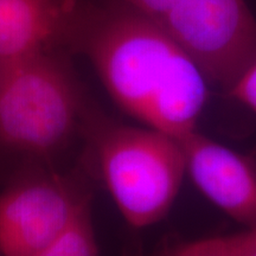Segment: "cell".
Here are the masks:
<instances>
[{
  "mask_svg": "<svg viewBox=\"0 0 256 256\" xmlns=\"http://www.w3.org/2000/svg\"><path fill=\"white\" fill-rule=\"evenodd\" d=\"M243 232L178 243L165 256H241Z\"/></svg>",
  "mask_w": 256,
  "mask_h": 256,
  "instance_id": "9",
  "label": "cell"
},
{
  "mask_svg": "<svg viewBox=\"0 0 256 256\" xmlns=\"http://www.w3.org/2000/svg\"><path fill=\"white\" fill-rule=\"evenodd\" d=\"M202 194L247 230L256 229V164L200 132L177 139Z\"/></svg>",
  "mask_w": 256,
  "mask_h": 256,
  "instance_id": "6",
  "label": "cell"
},
{
  "mask_svg": "<svg viewBox=\"0 0 256 256\" xmlns=\"http://www.w3.org/2000/svg\"><path fill=\"white\" fill-rule=\"evenodd\" d=\"M82 101L70 68L51 50L0 62V144L46 156L69 139Z\"/></svg>",
  "mask_w": 256,
  "mask_h": 256,
  "instance_id": "3",
  "label": "cell"
},
{
  "mask_svg": "<svg viewBox=\"0 0 256 256\" xmlns=\"http://www.w3.org/2000/svg\"><path fill=\"white\" fill-rule=\"evenodd\" d=\"M92 142L102 179L124 220L142 229L164 218L186 172L180 142L153 128L100 119Z\"/></svg>",
  "mask_w": 256,
  "mask_h": 256,
  "instance_id": "2",
  "label": "cell"
},
{
  "mask_svg": "<svg viewBox=\"0 0 256 256\" xmlns=\"http://www.w3.org/2000/svg\"><path fill=\"white\" fill-rule=\"evenodd\" d=\"M156 22L226 90L256 60V19L244 0H182Z\"/></svg>",
  "mask_w": 256,
  "mask_h": 256,
  "instance_id": "4",
  "label": "cell"
},
{
  "mask_svg": "<svg viewBox=\"0 0 256 256\" xmlns=\"http://www.w3.org/2000/svg\"><path fill=\"white\" fill-rule=\"evenodd\" d=\"M128 8L142 12L156 20L165 17L182 0H119Z\"/></svg>",
  "mask_w": 256,
  "mask_h": 256,
  "instance_id": "11",
  "label": "cell"
},
{
  "mask_svg": "<svg viewBox=\"0 0 256 256\" xmlns=\"http://www.w3.org/2000/svg\"><path fill=\"white\" fill-rule=\"evenodd\" d=\"M32 256H98L89 204L56 241Z\"/></svg>",
  "mask_w": 256,
  "mask_h": 256,
  "instance_id": "8",
  "label": "cell"
},
{
  "mask_svg": "<svg viewBox=\"0 0 256 256\" xmlns=\"http://www.w3.org/2000/svg\"><path fill=\"white\" fill-rule=\"evenodd\" d=\"M228 94L256 113V60L228 89Z\"/></svg>",
  "mask_w": 256,
  "mask_h": 256,
  "instance_id": "10",
  "label": "cell"
},
{
  "mask_svg": "<svg viewBox=\"0 0 256 256\" xmlns=\"http://www.w3.org/2000/svg\"><path fill=\"white\" fill-rule=\"evenodd\" d=\"M88 204L60 176L18 178L0 194V255H34L66 232Z\"/></svg>",
  "mask_w": 256,
  "mask_h": 256,
  "instance_id": "5",
  "label": "cell"
},
{
  "mask_svg": "<svg viewBox=\"0 0 256 256\" xmlns=\"http://www.w3.org/2000/svg\"><path fill=\"white\" fill-rule=\"evenodd\" d=\"M80 11L78 0H0V62L69 42Z\"/></svg>",
  "mask_w": 256,
  "mask_h": 256,
  "instance_id": "7",
  "label": "cell"
},
{
  "mask_svg": "<svg viewBox=\"0 0 256 256\" xmlns=\"http://www.w3.org/2000/svg\"><path fill=\"white\" fill-rule=\"evenodd\" d=\"M241 256H256V229L243 232Z\"/></svg>",
  "mask_w": 256,
  "mask_h": 256,
  "instance_id": "12",
  "label": "cell"
},
{
  "mask_svg": "<svg viewBox=\"0 0 256 256\" xmlns=\"http://www.w3.org/2000/svg\"><path fill=\"white\" fill-rule=\"evenodd\" d=\"M69 43L134 119L176 139L196 130L209 94L206 78L156 19L122 2L81 8Z\"/></svg>",
  "mask_w": 256,
  "mask_h": 256,
  "instance_id": "1",
  "label": "cell"
}]
</instances>
